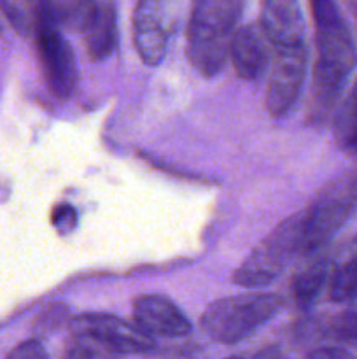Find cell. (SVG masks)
Returning a JSON list of instances; mask_svg holds the SVG:
<instances>
[{"instance_id":"cell-1","label":"cell","mask_w":357,"mask_h":359,"mask_svg":"<svg viewBox=\"0 0 357 359\" xmlns=\"http://www.w3.org/2000/svg\"><path fill=\"white\" fill-rule=\"evenodd\" d=\"M315 23L317 62L314 67V97L329 109L342 93L357 63L356 46L335 0H310Z\"/></svg>"},{"instance_id":"cell-2","label":"cell","mask_w":357,"mask_h":359,"mask_svg":"<svg viewBox=\"0 0 357 359\" xmlns=\"http://www.w3.org/2000/svg\"><path fill=\"white\" fill-rule=\"evenodd\" d=\"M241 9L244 0H192L186 51L202 76H216L224 67Z\"/></svg>"},{"instance_id":"cell-3","label":"cell","mask_w":357,"mask_h":359,"mask_svg":"<svg viewBox=\"0 0 357 359\" xmlns=\"http://www.w3.org/2000/svg\"><path fill=\"white\" fill-rule=\"evenodd\" d=\"M284 300L273 293H244L220 298L209 305L200 326L219 344H237L251 337L259 326L279 314Z\"/></svg>"},{"instance_id":"cell-4","label":"cell","mask_w":357,"mask_h":359,"mask_svg":"<svg viewBox=\"0 0 357 359\" xmlns=\"http://www.w3.org/2000/svg\"><path fill=\"white\" fill-rule=\"evenodd\" d=\"M303 210L279 224L244 263L234 270L233 283L247 290H258L273 283L287 263L301 251Z\"/></svg>"},{"instance_id":"cell-5","label":"cell","mask_w":357,"mask_h":359,"mask_svg":"<svg viewBox=\"0 0 357 359\" xmlns=\"http://www.w3.org/2000/svg\"><path fill=\"white\" fill-rule=\"evenodd\" d=\"M357 200L352 177L329 184L310 209L303 210L300 255L318 251L343 226Z\"/></svg>"},{"instance_id":"cell-6","label":"cell","mask_w":357,"mask_h":359,"mask_svg":"<svg viewBox=\"0 0 357 359\" xmlns=\"http://www.w3.org/2000/svg\"><path fill=\"white\" fill-rule=\"evenodd\" d=\"M35 35H37L42 72H44L49 88L58 97H69L77 83L76 53H74L70 42L58 30V25L46 9L42 0Z\"/></svg>"},{"instance_id":"cell-7","label":"cell","mask_w":357,"mask_h":359,"mask_svg":"<svg viewBox=\"0 0 357 359\" xmlns=\"http://www.w3.org/2000/svg\"><path fill=\"white\" fill-rule=\"evenodd\" d=\"M307 46L275 49V62L266 88V111L272 118H282L300 98L307 76Z\"/></svg>"},{"instance_id":"cell-8","label":"cell","mask_w":357,"mask_h":359,"mask_svg":"<svg viewBox=\"0 0 357 359\" xmlns=\"http://www.w3.org/2000/svg\"><path fill=\"white\" fill-rule=\"evenodd\" d=\"M76 335H86L100 342L118 356L121 354L146 353L153 349L150 337L139 328L111 314H84L74 319Z\"/></svg>"},{"instance_id":"cell-9","label":"cell","mask_w":357,"mask_h":359,"mask_svg":"<svg viewBox=\"0 0 357 359\" xmlns=\"http://www.w3.org/2000/svg\"><path fill=\"white\" fill-rule=\"evenodd\" d=\"M135 326L147 337L177 339L191 332V323L184 312L163 294H142L133 302Z\"/></svg>"},{"instance_id":"cell-10","label":"cell","mask_w":357,"mask_h":359,"mask_svg":"<svg viewBox=\"0 0 357 359\" xmlns=\"http://www.w3.org/2000/svg\"><path fill=\"white\" fill-rule=\"evenodd\" d=\"M261 30L273 49L304 44V20L298 0H262Z\"/></svg>"},{"instance_id":"cell-11","label":"cell","mask_w":357,"mask_h":359,"mask_svg":"<svg viewBox=\"0 0 357 359\" xmlns=\"http://www.w3.org/2000/svg\"><path fill=\"white\" fill-rule=\"evenodd\" d=\"M270 49L273 48L261 27L247 25L238 28L230 44V56L238 77L245 81L258 79L268 69Z\"/></svg>"},{"instance_id":"cell-12","label":"cell","mask_w":357,"mask_h":359,"mask_svg":"<svg viewBox=\"0 0 357 359\" xmlns=\"http://www.w3.org/2000/svg\"><path fill=\"white\" fill-rule=\"evenodd\" d=\"M80 34L84 37V48L91 62H102L108 58L118 42V20H115L114 4L98 2Z\"/></svg>"},{"instance_id":"cell-13","label":"cell","mask_w":357,"mask_h":359,"mask_svg":"<svg viewBox=\"0 0 357 359\" xmlns=\"http://www.w3.org/2000/svg\"><path fill=\"white\" fill-rule=\"evenodd\" d=\"M328 297L336 304L357 300V237L350 244L345 258L335 269H331Z\"/></svg>"},{"instance_id":"cell-14","label":"cell","mask_w":357,"mask_h":359,"mask_svg":"<svg viewBox=\"0 0 357 359\" xmlns=\"http://www.w3.org/2000/svg\"><path fill=\"white\" fill-rule=\"evenodd\" d=\"M331 265L328 259H317L301 270L293 284L294 300L300 309H310L321 297L322 290L329 283Z\"/></svg>"},{"instance_id":"cell-15","label":"cell","mask_w":357,"mask_h":359,"mask_svg":"<svg viewBox=\"0 0 357 359\" xmlns=\"http://www.w3.org/2000/svg\"><path fill=\"white\" fill-rule=\"evenodd\" d=\"M336 144L345 153H357V81L343 98L335 119Z\"/></svg>"},{"instance_id":"cell-16","label":"cell","mask_w":357,"mask_h":359,"mask_svg":"<svg viewBox=\"0 0 357 359\" xmlns=\"http://www.w3.org/2000/svg\"><path fill=\"white\" fill-rule=\"evenodd\" d=\"M56 25L80 32L93 14L98 0H42Z\"/></svg>"},{"instance_id":"cell-17","label":"cell","mask_w":357,"mask_h":359,"mask_svg":"<svg viewBox=\"0 0 357 359\" xmlns=\"http://www.w3.org/2000/svg\"><path fill=\"white\" fill-rule=\"evenodd\" d=\"M0 4L18 32L24 35L35 32L41 0H0Z\"/></svg>"},{"instance_id":"cell-18","label":"cell","mask_w":357,"mask_h":359,"mask_svg":"<svg viewBox=\"0 0 357 359\" xmlns=\"http://www.w3.org/2000/svg\"><path fill=\"white\" fill-rule=\"evenodd\" d=\"M172 0H136L133 25L168 30Z\"/></svg>"},{"instance_id":"cell-19","label":"cell","mask_w":357,"mask_h":359,"mask_svg":"<svg viewBox=\"0 0 357 359\" xmlns=\"http://www.w3.org/2000/svg\"><path fill=\"white\" fill-rule=\"evenodd\" d=\"M51 223L62 235H69L77 226V212L72 205H56L51 214Z\"/></svg>"},{"instance_id":"cell-20","label":"cell","mask_w":357,"mask_h":359,"mask_svg":"<svg viewBox=\"0 0 357 359\" xmlns=\"http://www.w3.org/2000/svg\"><path fill=\"white\" fill-rule=\"evenodd\" d=\"M7 359H48L44 347L37 340H27L9 353Z\"/></svg>"},{"instance_id":"cell-21","label":"cell","mask_w":357,"mask_h":359,"mask_svg":"<svg viewBox=\"0 0 357 359\" xmlns=\"http://www.w3.org/2000/svg\"><path fill=\"white\" fill-rule=\"evenodd\" d=\"M307 359H357L349 351L340 349V347H321L308 354Z\"/></svg>"},{"instance_id":"cell-22","label":"cell","mask_w":357,"mask_h":359,"mask_svg":"<svg viewBox=\"0 0 357 359\" xmlns=\"http://www.w3.org/2000/svg\"><path fill=\"white\" fill-rule=\"evenodd\" d=\"M224 359H245V358L230 356V358H224ZM252 359H286V358H284L276 349H265V351H261V353L255 354Z\"/></svg>"},{"instance_id":"cell-23","label":"cell","mask_w":357,"mask_h":359,"mask_svg":"<svg viewBox=\"0 0 357 359\" xmlns=\"http://www.w3.org/2000/svg\"><path fill=\"white\" fill-rule=\"evenodd\" d=\"M350 177H352V182H354V188H356V193H357V170L354 172L352 175H350Z\"/></svg>"}]
</instances>
